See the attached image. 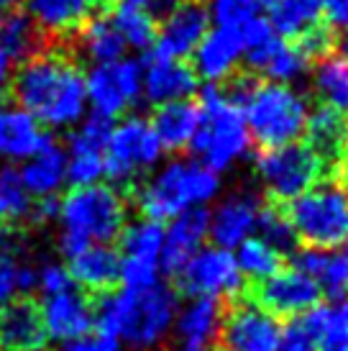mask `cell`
Instances as JSON below:
<instances>
[{"label":"cell","instance_id":"1","mask_svg":"<svg viewBox=\"0 0 348 351\" xmlns=\"http://www.w3.org/2000/svg\"><path fill=\"white\" fill-rule=\"evenodd\" d=\"M13 106L26 110L41 126L72 128L87 113L85 72L75 59L47 49L23 62L10 80Z\"/></svg>","mask_w":348,"mask_h":351},{"label":"cell","instance_id":"2","mask_svg":"<svg viewBox=\"0 0 348 351\" xmlns=\"http://www.w3.org/2000/svg\"><path fill=\"white\" fill-rule=\"evenodd\" d=\"M95 311L97 333L113 341H123L136 351H151L174 328L179 298L169 285L156 282L141 290H113L100 295Z\"/></svg>","mask_w":348,"mask_h":351},{"label":"cell","instance_id":"3","mask_svg":"<svg viewBox=\"0 0 348 351\" xmlns=\"http://www.w3.org/2000/svg\"><path fill=\"white\" fill-rule=\"evenodd\" d=\"M126 197L118 187H72L59 200V252L72 259L87 246H110L126 228Z\"/></svg>","mask_w":348,"mask_h":351},{"label":"cell","instance_id":"4","mask_svg":"<svg viewBox=\"0 0 348 351\" xmlns=\"http://www.w3.org/2000/svg\"><path fill=\"white\" fill-rule=\"evenodd\" d=\"M221 190V177L195 159H174L134 187L136 208L144 218L164 223L174 215L210 203Z\"/></svg>","mask_w":348,"mask_h":351},{"label":"cell","instance_id":"5","mask_svg":"<svg viewBox=\"0 0 348 351\" xmlns=\"http://www.w3.org/2000/svg\"><path fill=\"white\" fill-rule=\"evenodd\" d=\"M200 100V123L190 147L200 156V165L218 175L249 152L251 136L243 121V110L233 106L221 85H205Z\"/></svg>","mask_w":348,"mask_h":351},{"label":"cell","instance_id":"6","mask_svg":"<svg viewBox=\"0 0 348 351\" xmlns=\"http://www.w3.org/2000/svg\"><path fill=\"white\" fill-rule=\"evenodd\" d=\"M308 100L295 88L277 82H259L243 106L249 136L264 152L300 141L308 131Z\"/></svg>","mask_w":348,"mask_h":351},{"label":"cell","instance_id":"7","mask_svg":"<svg viewBox=\"0 0 348 351\" xmlns=\"http://www.w3.org/2000/svg\"><path fill=\"white\" fill-rule=\"evenodd\" d=\"M284 210L295 239L305 249H338L348 244V190L338 182H318Z\"/></svg>","mask_w":348,"mask_h":351},{"label":"cell","instance_id":"8","mask_svg":"<svg viewBox=\"0 0 348 351\" xmlns=\"http://www.w3.org/2000/svg\"><path fill=\"white\" fill-rule=\"evenodd\" d=\"M325 162L308 144L295 141L279 149H266L256 159V172L264 190L277 205H290L310 187L323 182Z\"/></svg>","mask_w":348,"mask_h":351},{"label":"cell","instance_id":"9","mask_svg":"<svg viewBox=\"0 0 348 351\" xmlns=\"http://www.w3.org/2000/svg\"><path fill=\"white\" fill-rule=\"evenodd\" d=\"M162 144L146 118L131 116L113 123L105 147V177L116 185H134L162 159ZM113 185V187H116Z\"/></svg>","mask_w":348,"mask_h":351},{"label":"cell","instance_id":"10","mask_svg":"<svg viewBox=\"0 0 348 351\" xmlns=\"http://www.w3.org/2000/svg\"><path fill=\"white\" fill-rule=\"evenodd\" d=\"M174 277L179 282V290L190 298L223 300V298H238L243 293V274L238 272L236 256L233 252L218 246H203Z\"/></svg>","mask_w":348,"mask_h":351},{"label":"cell","instance_id":"11","mask_svg":"<svg viewBox=\"0 0 348 351\" xmlns=\"http://www.w3.org/2000/svg\"><path fill=\"white\" fill-rule=\"evenodd\" d=\"M85 90L87 106L92 108V113L113 121L141 98V64L134 59L92 64V69L85 75Z\"/></svg>","mask_w":348,"mask_h":351},{"label":"cell","instance_id":"12","mask_svg":"<svg viewBox=\"0 0 348 351\" xmlns=\"http://www.w3.org/2000/svg\"><path fill=\"white\" fill-rule=\"evenodd\" d=\"M282 326L253 300L225 305L215 351H277Z\"/></svg>","mask_w":348,"mask_h":351},{"label":"cell","instance_id":"13","mask_svg":"<svg viewBox=\"0 0 348 351\" xmlns=\"http://www.w3.org/2000/svg\"><path fill=\"white\" fill-rule=\"evenodd\" d=\"M210 31V13L205 0H182L164 16V23L156 26L154 57L184 62L200 47Z\"/></svg>","mask_w":348,"mask_h":351},{"label":"cell","instance_id":"14","mask_svg":"<svg viewBox=\"0 0 348 351\" xmlns=\"http://www.w3.org/2000/svg\"><path fill=\"white\" fill-rule=\"evenodd\" d=\"M318 300L320 287L295 267L279 269L277 274H271L269 280L256 282V293H253V302L274 318L277 315L297 318L310 308H315Z\"/></svg>","mask_w":348,"mask_h":351},{"label":"cell","instance_id":"15","mask_svg":"<svg viewBox=\"0 0 348 351\" xmlns=\"http://www.w3.org/2000/svg\"><path fill=\"white\" fill-rule=\"evenodd\" d=\"M41 323L47 331L49 341L72 343L77 339H85L95 328V311L92 302L72 287L67 293L49 295L39 305Z\"/></svg>","mask_w":348,"mask_h":351},{"label":"cell","instance_id":"16","mask_svg":"<svg viewBox=\"0 0 348 351\" xmlns=\"http://www.w3.org/2000/svg\"><path fill=\"white\" fill-rule=\"evenodd\" d=\"M261 200L249 190H238L225 197L213 213L208 223V236L213 239L218 249H238V246L256 234Z\"/></svg>","mask_w":348,"mask_h":351},{"label":"cell","instance_id":"17","mask_svg":"<svg viewBox=\"0 0 348 351\" xmlns=\"http://www.w3.org/2000/svg\"><path fill=\"white\" fill-rule=\"evenodd\" d=\"M195 77L205 80L208 85H221L231 80L238 69V62L243 59V41L241 29H225L215 26L205 34L200 47L195 49Z\"/></svg>","mask_w":348,"mask_h":351},{"label":"cell","instance_id":"18","mask_svg":"<svg viewBox=\"0 0 348 351\" xmlns=\"http://www.w3.org/2000/svg\"><path fill=\"white\" fill-rule=\"evenodd\" d=\"M223 315H225L223 300L195 298L174 318L177 351H215Z\"/></svg>","mask_w":348,"mask_h":351},{"label":"cell","instance_id":"19","mask_svg":"<svg viewBox=\"0 0 348 351\" xmlns=\"http://www.w3.org/2000/svg\"><path fill=\"white\" fill-rule=\"evenodd\" d=\"M197 93V77L187 62L151 57L141 67V95L156 108L190 100Z\"/></svg>","mask_w":348,"mask_h":351},{"label":"cell","instance_id":"20","mask_svg":"<svg viewBox=\"0 0 348 351\" xmlns=\"http://www.w3.org/2000/svg\"><path fill=\"white\" fill-rule=\"evenodd\" d=\"M208 223H210V213L205 208H192V210L174 215L164 228L159 269H164L166 274L179 272L187 264V259L203 249L205 239H208Z\"/></svg>","mask_w":348,"mask_h":351},{"label":"cell","instance_id":"21","mask_svg":"<svg viewBox=\"0 0 348 351\" xmlns=\"http://www.w3.org/2000/svg\"><path fill=\"white\" fill-rule=\"evenodd\" d=\"M47 341L39 305L31 298H16L0 308V351H44Z\"/></svg>","mask_w":348,"mask_h":351},{"label":"cell","instance_id":"22","mask_svg":"<svg viewBox=\"0 0 348 351\" xmlns=\"http://www.w3.org/2000/svg\"><path fill=\"white\" fill-rule=\"evenodd\" d=\"M47 141L49 134L36 118L13 103H0V159L26 162Z\"/></svg>","mask_w":348,"mask_h":351},{"label":"cell","instance_id":"23","mask_svg":"<svg viewBox=\"0 0 348 351\" xmlns=\"http://www.w3.org/2000/svg\"><path fill=\"white\" fill-rule=\"evenodd\" d=\"M67 272L75 287L87 293L105 295L121 282V254L113 246H87L85 252L72 256Z\"/></svg>","mask_w":348,"mask_h":351},{"label":"cell","instance_id":"24","mask_svg":"<svg viewBox=\"0 0 348 351\" xmlns=\"http://www.w3.org/2000/svg\"><path fill=\"white\" fill-rule=\"evenodd\" d=\"M18 175L31 197L39 200V197L59 195V190L67 185V152L49 136L47 144L23 162Z\"/></svg>","mask_w":348,"mask_h":351},{"label":"cell","instance_id":"25","mask_svg":"<svg viewBox=\"0 0 348 351\" xmlns=\"http://www.w3.org/2000/svg\"><path fill=\"white\" fill-rule=\"evenodd\" d=\"M295 269L308 274L330 298L348 295V244L338 249H302L295 254Z\"/></svg>","mask_w":348,"mask_h":351},{"label":"cell","instance_id":"26","mask_svg":"<svg viewBox=\"0 0 348 351\" xmlns=\"http://www.w3.org/2000/svg\"><path fill=\"white\" fill-rule=\"evenodd\" d=\"M92 8L95 0H26V13L49 39L75 36Z\"/></svg>","mask_w":348,"mask_h":351},{"label":"cell","instance_id":"27","mask_svg":"<svg viewBox=\"0 0 348 351\" xmlns=\"http://www.w3.org/2000/svg\"><path fill=\"white\" fill-rule=\"evenodd\" d=\"M149 123L164 152H182L192 144L197 123H200V106L192 100L166 103L156 108L154 118Z\"/></svg>","mask_w":348,"mask_h":351},{"label":"cell","instance_id":"28","mask_svg":"<svg viewBox=\"0 0 348 351\" xmlns=\"http://www.w3.org/2000/svg\"><path fill=\"white\" fill-rule=\"evenodd\" d=\"M49 49V36L34 23L26 10H13L0 16V51L16 64L29 62Z\"/></svg>","mask_w":348,"mask_h":351},{"label":"cell","instance_id":"29","mask_svg":"<svg viewBox=\"0 0 348 351\" xmlns=\"http://www.w3.org/2000/svg\"><path fill=\"white\" fill-rule=\"evenodd\" d=\"M121 241V264H134V267H151L159 269L162 259V246H164V226L138 218L134 223H126V228L118 236ZM162 272V269H159Z\"/></svg>","mask_w":348,"mask_h":351},{"label":"cell","instance_id":"30","mask_svg":"<svg viewBox=\"0 0 348 351\" xmlns=\"http://www.w3.org/2000/svg\"><path fill=\"white\" fill-rule=\"evenodd\" d=\"M266 5H269V26L284 41H297L312 29L323 26L320 0H266Z\"/></svg>","mask_w":348,"mask_h":351},{"label":"cell","instance_id":"31","mask_svg":"<svg viewBox=\"0 0 348 351\" xmlns=\"http://www.w3.org/2000/svg\"><path fill=\"white\" fill-rule=\"evenodd\" d=\"M308 326L318 351H348V295L330 305H315L300 315Z\"/></svg>","mask_w":348,"mask_h":351},{"label":"cell","instance_id":"32","mask_svg":"<svg viewBox=\"0 0 348 351\" xmlns=\"http://www.w3.org/2000/svg\"><path fill=\"white\" fill-rule=\"evenodd\" d=\"M312 88L323 106L348 118V57L328 51L312 64Z\"/></svg>","mask_w":348,"mask_h":351},{"label":"cell","instance_id":"33","mask_svg":"<svg viewBox=\"0 0 348 351\" xmlns=\"http://www.w3.org/2000/svg\"><path fill=\"white\" fill-rule=\"evenodd\" d=\"M75 39H77L79 51L87 59H92L95 64L123 59V51H126V44H123L121 34L116 31V26H113V21H110L108 13H92L79 26Z\"/></svg>","mask_w":348,"mask_h":351},{"label":"cell","instance_id":"34","mask_svg":"<svg viewBox=\"0 0 348 351\" xmlns=\"http://www.w3.org/2000/svg\"><path fill=\"white\" fill-rule=\"evenodd\" d=\"M308 147L328 165L336 162L340 149L348 138V118L330 110V108H318L308 118Z\"/></svg>","mask_w":348,"mask_h":351},{"label":"cell","instance_id":"35","mask_svg":"<svg viewBox=\"0 0 348 351\" xmlns=\"http://www.w3.org/2000/svg\"><path fill=\"white\" fill-rule=\"evenodd\" d=\"M121 39L126 44V49L149 51L156 41V19L144 8H136L131 3H118L116 8L108 13Z\"/></svg>","mask_w":348,"mask_h":351},{"label":"cell","instance_id":"36","mask_svg":"<svg viewBox=\"0 0 348 351\" xmlns=\"http://www.w3.org/2000/svg\"><path fill=\"white\" fill-rule=\"evenodd\" d=\"M31 205H34V197L23 187L18 169L3 167L0 169V226L13 228L18 223H29Z\"/></svg>","mask_w":348,"mask_h":351},{"label":"cell","instance_id":"37","mask_svg":"<svg viewBox=\"0 0 348 351\" xmlns=\"http://www.w3.org/2000/svg\"><path fill=\"white\" fill-rule=\"evenodd\" d=\"M233 256H236V264H238V272L243 274V280L249 277L253 282H264L282 269V254L277 249H271L269 244H264L259 236L246 239Z\"/></svg>","mask_w":348,"mask_h":351},{"label":"cell","instance_id":"38","mask_svg":"<svg viewBox=\"0 0 348 351\" xmlns=\"http://www.w3.org/2000/svg\"><path fill=\"white\" fill-rule=\"evenodd\" d=\"M256 234H259V239L264 244L277 249L282 256L297 249V239H295V231H292L290 226L287 210L277 203L261 205L259 221H256Z\"/></svg>","mask_w":348,"mask_h":351},{"label":"cell","instance_id":"39","mask_svg":"<svg viewBox=\"0 0 348 351\" xmlns=\"http://www.w3.org/2000/svg\"><path fill=\"white\" fill-rule=\"evenodd\" d=\"M308 67V57L297 49V44L282 39L256 75H264V77H269V82H277V85H290L297 77H302Z\"/></svg>","mask_w":348,"mask_h":351},{"label":"cell","instance_id":"40","mask_svg":"<svg viewBox=\"0 0 348 351\" xmlns=\"http://www.w3.org/2000/svg\"><path fill=\"white\" fill-rule=\"evenodd\" d=\"M113 131V121L103 118L97 113H90L87 118H82L77 123V128L69 134L67 147L64 152L75 154V152H87V154H105L108 138Z\"/></svg>","mask_w":348,"mask_h":351},{"label":"cell","instance_id":"41","mask_svg":"<svg viewBox=\"0 0 348 351\" xmlns=\"http://www.w3.org/2000/svg\"><path fill=\"white\" fill-rule=\"evenodd\" d=\"M210 21L225 29H241L249 21L259 19L261 8L266 5V0H210L205 3Z\"/></svg>","mask_w":348,"mask_h":351},{"label":"cell","instance_id":"42","mask_svg":"<svg viewBox=\"0 0 348 351\" xmlns=\"http://www.w3.org/2000/svg\"><path fill=\"white\" fill-rule=\"evenodd\" d=\"M105 177V154H87V152H67V182L72 187L100 185Z\"/></svg>","mask_w":348,"mask_h":351},{"label":"cell","instance_id":"43","mask_svg":"<svg viewBox=\"0 0 348 351\" xmlns=\"http://www.w3.org/2000/svg\"><path fill=\"white\" fill-rule=\"evenodd\" d=\"M277 351H318V341L300 315L290 318V323L279 331V346Z\"/></svg>","mask_w":348,"mask_h":351},{"label":"cell","instance_id":"44","mask_svg":"<svg viewBox=\"0 0 348 351\" xmlns=\"http://www.w3.org/2000/svg\"><path fill=\"white\" fill-rule=\"evenodd\" d=\"M72 287H75V282H72V277H69L64 264L47 262L44 267L36 269V290H41L44 298H49V295L67 293V290H72Z\"/></svg>","mask_w":348,"mask_h":351},{"label":"cell","instance_id":"45","mask_svg":"<svg viewBox=\"0 0 348 351\" xmlns=\"http://www.w3.org/2000/svg\"><path fill=\"white\" fill-rule=\"evenodd\" d=\"M57 218H59V195L39 197V200H34V205H31V213H29V223L44 226V223L57 221Z\"/></svg>","mask_w":348,"mask_h":351},{"label":"cell","instance_id":"46","mask_svg":"<svg viewBox=\"0 0 348 351\" xmlns=\"http://www.w3.org/2000/svg\"><path fill=\"white\" fill-rule=\"evenodd\" d=\"M64 351H121V343L103 336V333H90L85 339L67 343Z\"/></svg>","mask_w":348,"mask_h":351},{"label":"cell","instance_id":"47","mask_svg":"<svg viewBox=\"0 0 348 351\" xmlns=\"http://www.w3.org/2000/svg\"><path fill=\"white\" fill-rule=\"evenodd\" d=\"M121 3H131L136 8H144L151 16H166L169 10H174L182 0H121Z\"/></svg>","mask_w":348,"mask_h":351},{"label":"cell","instance_id":"48","mask_svg":"<svg viewBox=\"0 0 348 351\" xmlns=\"http://www.w3.org/2000/svg\"><path fill=\"white\" fill-rule=\"evenodd\" d=\"M10 80H13V62L0 51V95L10 88Z\"/></svg>","mask_w":348,"mask_h":351},{"label":"cell","instance_id":"49","mask_svg":"<svg viewBox=\"0 0 348 351\" xmlns=\"http://www.w3.org/2000/svg\"><path fill=\"white\" fill-rule=\"evenodd\" d=\"M336 162H338V185L348 190V138H346V144H343V149H340V154Z\"/></svg>","mask_w":348,"mask_h":351},{"label":"cell","instance_id":"50","mask_svg":"<svg viewBox=\"0 0 348 351\" xmlns=\"http://www.w3.org/2000/svg\"><path fill=\"white\" fill-rule=\"evenodd\" d=\"M26 0H0V16H5V13H13V10H18Z\"/></svg>","mask_w":348,"mask_h":351}]
</instances>
